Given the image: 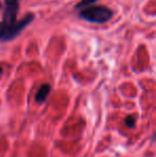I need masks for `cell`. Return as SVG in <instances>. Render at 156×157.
<instances>
[{"instance_id": "obj_7", "label": "cell", "mask_w": 156, "mask_h": 157, "mask_svg": "<svg viewBox=\"0 0 156 157\" xmlns=\"http://www.w3.org/2000/svg\"><path fill=\"white\" fill-rule=\"evenodd\" d=\"M1 8H2V3L0 2V10H1Z\"/></svg>"}, {"instance_id": "obj_6", "label": "cell", "mask_w": 156, "mask_h": 157, "mask_svg": "<svg viewBox=\"0 0 156 157\" xmlns=\"http://www.w3.org/2000/svg\"><path fill=\"white\" fill-rule=\"evenodd\" d=\"M2 72H3V70H2V67H1V66H0V76H1V75H2Z\"/></svg>"}, {"instance_id": "obj_2", "label": "cell", "mask_w": 156, "mask_h": 157, "mask_svg": "<svg viewBox=\"0 0 156 157\" xmlns=\"http://www.w3.org/2000/svg\"><path fill=\"white\" fill-rule=\"evenodd\" d=\"M79 17L92 24H105L113 16V11L104 6H88L80 9Z\"/></svg>"}, {"instance_id": "obj_4", "label": "cell", "mask_w": 156, "mask_h": 157, "mask_svg": "<svg viewBox=\"0 0 156 157\" xmlns=\"http://www.w3.org/2000/svg\"><path fill=\"white\" fill-rule=\"evenodd\" d=\"M98 0H81L80 2H78L75 6V10H80V9L85 8V6H91V4H94L95 2H97Z\"/></svg>"}, {"instance_id": "obj_3", "label": "cell", "mask_w": 156, "mask_h": 157, "mask_svg": "<svg viewBox=\"0 0 156 157\" xmlns=\"http://www.w3.org/2000/svg\"><path fill=\"white\" fill-rule=\"evenodd\" d=\"M50 91H51V87L48 83H44L40 87V89L38 90L36 94V101L39 104H43L46 101L48 95H49Z\"/></svg>"}, {"instance_id": "obj_5", "label": "cell", "mask_w": 156, "mask_h": 157, "mask_svg": "<svg viewBox=\"0 0 156 157\" xmlns=\"http://www.w3.org/2000/svg\"><path fill=\"white\" fill-rule=\"evenodd\" d=\"M125 124H126L127 127L134 128L136 125V118L133 116H128L126 119H125Z\"/></svg>"}, {"instance_id": "obj_1", "label": "cell", "mask_w": 156, "mask_h": 157, "mask_svg": "<svg viewBox=\"0 0 156 157\" xmlns=\"http://www.w3.org/2000/svg\"><path fill=\"white\" fill-rule=\"evenodd\" d=\"M18 10L19 0H4V11L2 21H0V41L8 42L13 40L33 21L34 15L32 13H28L17 21Z\"/></svg>"}]
</instances>
